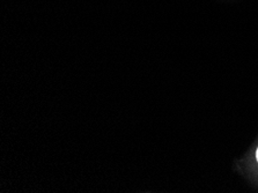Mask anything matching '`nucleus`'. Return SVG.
<instances>
[{"label":"nucleus","mask_w":258,"mask_h":193,"mask_svg":"<svg viewBox=\"0 0 258 193\" xmlns=\"http://www.w3.org/2000/svg\"><path fill=\"white\" fill-rule=\"evenodd\" d=\"M256 156H257V161H258V149H257V153H256Z\"/></svg>","instance_id":"f257e3e1"}]
</instances>
